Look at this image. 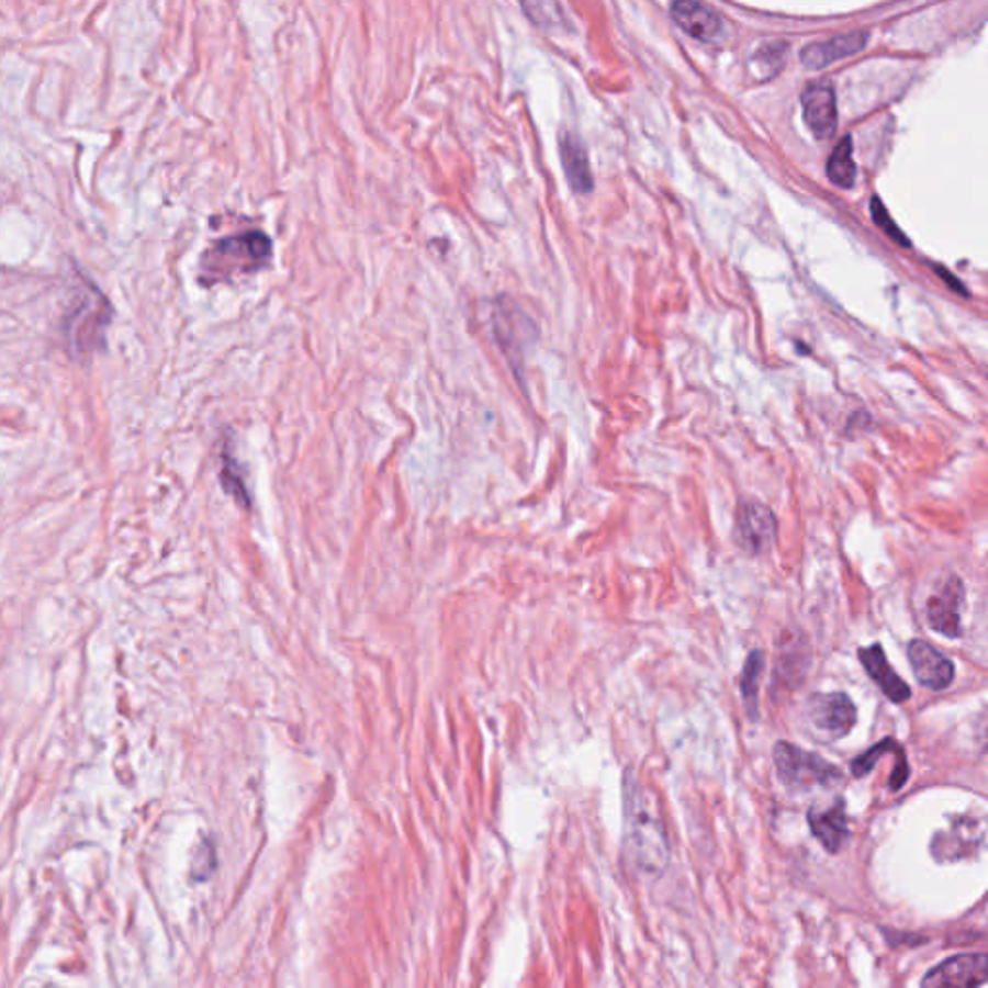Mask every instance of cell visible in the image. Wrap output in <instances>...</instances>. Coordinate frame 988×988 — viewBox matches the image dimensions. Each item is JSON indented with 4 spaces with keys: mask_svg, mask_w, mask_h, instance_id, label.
I'll return each instance as SVG.
<instances>
[{
    "mask_svg": "<svg viewBox=\"0 0 988 988\" xmlns=\"http://www.w3.org/2000/svg\"><path fill=\"white\" fill-rule=\"evenodd\" d=\"M96 288H89V297L86 305L78 307L76 319H74L72 340L74 346L80 351L96 350L97 344L103 343V330L106 323L111 321L109 317V303L103 295H97Z\"/></svg>",
    "mask_w": 988,
    "mask_h": 988,
    "instance_id": "7c38bea8",
    "label": "cell"
},
{
    "mask_svg": "<svg viewBox=\"0 0 988 988\" xmlns=\"http://www.w3.org/2000/svg\"><path fill=\"white\" fill-rule=\"evenodd\" d=\"M626 855L631 867L649 878H659L670 863V844L651 791L633 774L624 784Z\"/></svg>",
    "mask_w": 988,
    "mask_h": 988,
    "instance_id": "6da1fadb",
    "label": "cell"
},
{
    "mask_svg": "<svg viewBox=\"0 0 988 988\" xmlns=\"http://www.w3.org/2000/svg\"><path fill=\"white\" fill-rule=\"evenodd\" d=\"M672 16L695 40L712 41L722 32L720 18L699 0H674Z\"/></svg>",
    "mask_w": 988,
    "mask_h": 988,
    "instance_id": "2e32d148",
    "label": "cell"
},
{
    "mask_svg": "<svg viewBox=\"0 0 988 988\" xmlns=\"http://www.w3.org/2000/svg\"><path fill=\"white\" fill-rule=\"evenodd\" d=\"M778 535V524L773 512L761 503H743L736 514L733 539L743 552L751 557L765 554L773 549Z\"/></svg>",
    "mask_w": 988,
    "mask_h": 988,
    "instance_id": "5b68a950",
    "label": "cell"
},
{
    "mask_svg": "<svg viewBox=\"0 0 988 988\" xmlns=\"http://www.w3.org/2000/svg\"><path fill=\"white\" fill-rule=\"evenodd\" d=\"M867 40H869L867 33L853 32L850 35L834 37V40L813 43L801 53V63L809 70H821L837 60H842L845 56L860 53L861 48L867 45Z\"/></svg>",
    "mask_w": 988,
    "mask_h": 988,
    "instance_id": "9a60e30c",
    "label": "cell"
},
{
    "mask_svg": "<svg viewBox=\"0 0 988 988\" xmlns=\"http://www.w3.org/2000/svg\"><path fill=\"white\" fill-rule=\"evenodd\" d=\"M765 653L755 649V651H751L748 661L743 664V670H741V699H743L745 712L751 720L759 718V684L765 672Z\"/></svg>",
    "mask_w": 988,
    "mask_h": 988,
    "instance_id": "ac0fdd59",
    "label": "cell"
},
{
    "mask_svg": "<svg viewBox=\"0 0 988 988\" xmlns=\"http://www.w3.org/2000/svg\"><path fill=\"white\" fill-rule=\"evenodd\" d=\"M988 972L987 954H959L936 965L924 975L921 987L973 988L985 985Z\"/></svg>",
    "mask_w": 988,
    "mask_h": 988,
    "instance_id": "8992f818",
    "label": "cell"
},
{
    "mask_svg": "<svg viewBox=\"0 0 988 988\" xmlns=\"http://www.w3.org/2000/svg\"><path fill=\"white\" fill-rule=\"evenodd\" d=\"M827 175L830 182L837 183L840 188H852L855 183V175L857 168L853 162V144L852 137L847 136L834 147V151L830 155L829 165H827Z\"/></svg>",
    "mask_w": 988,
    "mask_h": 988,
    "instance_id": "d6986e66",
    "label": "cell"
},
{
    "mask_svg": "<svg viewBox=\"0 0 988 988\" xmlns=\"http://www.w3.org/2000/svg\"><path fill=\"white\" fill-rule=\"evenodd\" d=\"M491 317H493L491 325H493L494 338L501 346V350L504 351V356L512 361V366H516V361L521 363V350H524L529 335H524V333L516 335V328L526 325L529 319L516 303H512L506 297L496 300Z\"/></svg>",
    "mask_w": 988,
    "mask_h": 988,
    "instance_id": "8fae6325",
    "label": "cell"
},
{
    "mask_svg": "<svg viewBox=\"0 0 988 988\" xmlns=\"http://www.w3.org/2000/svg\"><path fill=\"white\" fill-rule=\"evenodd\" d=\"M272 242L265 232L247 231L218 239L201 257L200 280L205 287L263 269L271 261Z\"/></svg>",
    "mask_w": 988,
    "mask_h": 988,
    "instance_id": "7a4b0ae2",
    "label": "cell"
},
{
    "mask_svg": "<svg viewBox=\"0 0 988 988\" xmlns=\"http://www.w3.org/2000/svg\"><path fill=\"white\" fill-rule=\"evenodd\" d=\"M871 215H873V221L877 223L878 228L880 231L886 232V236L888 238L894 239L896 244H900V246L909 247V239L906 238V234L894 224L892 218L888 215V211H886L885 203L878 200V198H873L871 201Z\"/></svg>",
    "mask_w": 988,
    "mask_h": 988,
    "instance_id": "7402d4cb",
    "label": "cell"
},
{
    "mask_svg": "<svg viewBox=\"0 0 988 988\" xmlns=\"http://www.w3.org/2000/svg\"><path fill=\"white\" fill-rule=\"evenodd\" d=\"M857 722V707L844 692L813 694L801 709V728L811 740L832 743L852 732Z\"/></svg>",
    "mask_w": 988,
    "mask_h": 988,
    "instance_id": "3957f363",
    "label": "cell"
},
{
    "mask_svg": "<svg viewBox=\"0 0 988 988\" xmlns=\"http://www.w3.org/2000/svg\"><path fill=\"white\" fill-rule=\"evenodd\" d=\"M807 819L813 837L821 842L827 852H842L845 842L850 840V827L842 797H838L837 804H832L829 809H811Z\"/></svg>",
    "mask_w": 988,
    "mask_h": 988,
    "instance_id": "5bb4252c",
    "label": "cell"
},
{
    "mask_svg": "<svg viewBox=\"0 0 988 988\" xmlns=\"http://www.w3.org/2000/svg\"><path fill=\"white\" fill-rule=\"evenodd\" d=\"M807 128L817 139H829L837 130V93L829 81H817L801 93Z\"/></svg>",
    "mask_w": 988,
    "mask_h": 988,
    "instance_id": "30bf717a",
    "label": "cell"
},
{
    "mask_svg": "<svg viewBox=\"0 0 988 988\" xmlns=\"http://www.w3.org/2000/svg\"><path fill=\"white\" fill-rule=\"evenodd\" d=\"M898 748H901L900 743L892 740V738H885V740L878 741L877 745H873L869 751H865V753H861L860 757L853 759V776L861 778V776L869 774L877 765L878 759L886 755V753H890V751L898 750Z\"/></svg>",
    "mask_w": 988,
    "mask_h": 988,
    "instance_id": "44dd1931",
    "label": "cell"
},
{
    "mask_svg": "<svg viewBox=\"0 0 988 988\" xmlns=\"http://www.w3.org/2000/svg\"><path fill=\"white\" fill-rule=\"evenodd\" d=\"M908 659L917 682L931 692L946 689L956 677L954 662L923 639H913L909 643Z\"/></svg>",
    "mask_w": 988,
    "mask_h": 988,
    "instance_id": "9c48e42d",
    "label": "cell"
},
{
    "mask_svg": "<svg viewBox=\"0 0 988 988\" xmlns=\"http://www.w3.org/2000/svg\"><path fill=\"white\" fill-rule=\"evenodd\" d=\"M221 481H223L224 491L226 493L232 494L238 504L242 506H249L251 503V496L247 493L246 481L242 478V471H239V463L232 458L231 452L228 450H224L223 452V468H221Z\"/></svg>",
    "mask_w": 988,
    "mask_h": 988,
    "instance_id": "ffe728a7",
    "label": "cell"
},
{
    "mask_svg": "<svg viewBox=\"0 0 988 988\" xmlns=\"http://www.w3.org/2000/svg\"><path fill=\"white\" fill-rule=\"evenodd\" d=\"M936 272H939V274H941V277H944V279H946V282H948L950 288H952V290H956V292H964V288H962V282H959V280L954 279V277H950L948 272H946V269H942V267H936Z\"/></svg>",
    "mask_w": 988,
    "mask_h": 988,
    "instance_id": "603a6c76",
    "label": "cell"
},
{
    "mask_svg": "<svg viewBox=\"0 0 988 988\" xmlns=\"http://www.w3.org/2000/svg\"><path fill=\"white\" fill-rule=\"evenodd\" d=\"M860 661L871 680L877 684L883 694L892 703H906L911 697V687L901 680L900 674L894 672L890 662L886 659L885 649L880 643L869 647H861Z\"/></svg>",
    "mask_w": 988,
    "mask_h": 988,
    "instance_id": "4fadbf2b",
    "label": "cell"
},
{
    "mask_svg": "<svg viewBox=\"0 0 988 988\" xmlns=\"http://www.w3.org/2000/svg\"><path fill=\"white\" fill-rule=\"evenodd\" d=\"M773 759L776 774L786 788H830L844 778L837 765L788 741L774 745Z\"/></svg>",
    "mask_w": 988,
    "mask_h": 988,
    "instance_id": "277c9868",
    "label": "cell"
},
{
    "mask_svg": "<svg viewBox=\"0 0 988 988\" xmlns=\"http://www.w3.org/2000/svg\"><path fill=\"white\" fill-rule=\"evenodd\" d=\"M560 155H562V167H564L572 190L577 193H590L593 190V176H591L587 151L582 142L572 134H566L560 142Z\"/></svg>",
    "mask_w": 988,
    "mask_h": 988,
    "instance_id": "e0dca14e",
    "label": "cell"
},
{
    "mask_svg": "<svg viewBox=\"0 0 988 988\" xmlns=\"http://www.w3.org/2000/svg\"><path fill=\"white\" fill-rule=\"evenodd\" d=\"M985 840V819L983 817H959L952 822L948 830L936 832L931 844L934 860L950 861L965 860L973 852H977Z\"/></svg>",
    "mask_w": 988,
    "mask_h": 988,
    "instance_id": "ba28073f",
    "label": "cell"
},
{
    "mask_svg": "<svg viewBox=\"0 0 988 988\" xmlns=\"http://www.w3.org/2000/svg\"><path fill=\"white\" fill-rule=\"evenodd\" d=\"M964 603V583L956 575H952L927 603V622L931 626V630L942 633L944 638H959L964 631L962 628Z\"/></svg>",
    "mask_w": 988,
    "mask_h": 988,
    "instance_id": "52a82bcc",
    "label": "cell"
}]
</instances>
